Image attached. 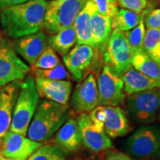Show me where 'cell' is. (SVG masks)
<instances>
[{
    "label": "cell",
    "mask_w": 160,
    "mask_h": 160,
    "mask_svg": "<svg viewBox=\"0 0 160 160\" xmlns=\"http://www.w3.org/2000/svg\"><path fill=\"white\" fill-rule=\"evenodd\" d=\"M47 5L45 0H31L3 10L0 13L3 32L10 37L19 39L39 31Z\"/></svg>",
    "instance_id": "6da1fadb"
},
{
    "label": "cell",
    "mask_w": 160,
    "mask_h": 160,
    "mask_svg": "<svg viewBox=\"0 0 160 160\" xmlns=\"http://www.w3.org/2000/svg\"><path fill=\"white\" fill-rule=\"evenodd\" d=\"M70 115L68 105L42 100L39 103L28 130L27 135L33 141L42 142L55 134Z\"/></svg>",
    "instance_id": "7a4b0ae2"
},
{
    "label": "cell",
    "mask_w": 160,
    "mask_h": 160,
    "mask_svg": "<svg viewBox=\"0 0 160 160\" xmlns=\"http://www.w3.org/2000/svg\"><path fill=\"white\" fill-rule=\"evenodd\" d=\"M39 97L36 88L34 77L28 76L20 85L9 131L23 136L27 135L30 123L39 103Z\"/></svg>",
    "instance_id": "3957f363"
},
{
    "label": "cell",
    "mask_w": 160,
    "mask_h": 160,
    "mask_svg": "<svg viewBox=\"0 0 160 160\" xmlns=\"http://www.w3.org/2000/svg\"><path fill=\"white\" fill-rule=\"evenodd\" d=\"M87 0H51L48 2L42 27L48 33L55 34L73 25Z\"/></svg>",
    "instance_id": "277c9868"
},
{
    "label": "cell",
    "mask_w": 160,
    "mask_h": 160,
    "mask_svg": "<svg viewBox=\"0 0 160 160\" xmlns=\"http://www.w3.org/2000/svg\"><path fill=\"white\" fill-rule=\"evenodd\" d=\"M160 111V88L128 95L126 99L128 115L136 122L148 125L155 121Z\"/></svg>",
    "instance_id": "5b68a950"
},
{
    "label": "cell",
    "mask_w": 160,
    "mask_h": 160,
    "mask_svg": "<svg viewBox=\"0 0 160 160\" xmlns=\"http://www.w3.org/2000/svg\"><path fill=\"white\" fill-rule=\"evenodd\" d=\"M105 47L102 49V59L105 66L114 74L122 77L132 66L133 55L125 32L112 31Z\"/></svg>",
    "instance_id": "8992f818"
},
{
    "label": "cell",
    "mask_w": 160,
    "mask_h": 160,
    "mask_svg": "<svg viewBox=\"0 0 160 160\" xmlns=\"http://www.w3.org/2000/svg\"><path fill=\"white\" fill-rule=\"evenodd\" d=\"M131 155L141 159H156L160 157V128L145 125L133 132L126 142Z\"/></svg>",
    "instance_id": "52a82bcc"
},
{
    "label": "cell",
    "mask_w": 160,
    "mask_h": 160,
    "mask_svg": "<svg viewBox=\"0 0 160 160\" xmlns=\"http://www.w3.org/2000/svg\"><path fill=\"white\" fill-rule=\"evenodd\" d=\"M99 105L119 106L125 100L124 82L108 67L104 66L97 82Z\"/></svg>",
    "instance_id": "ba28073f"
},
{
    "label": "cell",
    "mask_w": 160,
    "mask_h": 160,
    "mask_svg": "<svg viewBox=\"0 0 160 160\" xmlns=\"http://www.w3.org/2000/svg\"><path fill=\"white\" fill-rule=\"evenodd\" d=\"M30 67L8 45H0V88L15 81H22Z\"/></svg>",
    "instance_id": "9c48e42d"
},
{
    "label": "cell",
    "mask_w": 160,
    "mask_h": 160,
    "mask_svg": "<svg viewBox=\"0 0 160 160\" xmlns=\"http://www.w3.org/2000/svg\"><path fill=\"white\" fill-rule=\"evenodd\" d=\"M0 153L11 160L28 159L42 146V142L33 141L26 136L8 131L0 142Z\"/></svg>",
    "instance_id": "30bf717a"
},
{
    "label": "cell",
    "mask_w": 160,
    "mask_h": 160,
    "mask_svg": "<svg viewBox=\"0 0 160 160\" xmlns=\"http://www.w3.org/2000/svg\"><path fill=\"white\" fill-rule=\"evenodd\" d=\"M99 105L97 82L94 75L89 74L76 85L71 99V106L78 113L91 112Z\"/></svg>",
    "instance_id": "8fae6325"
},
{
    "label": "cell",
    "mask_w": 160,
    "mask_h": 160,
    "mask_svg": "<svg viewBox=\"0 0 160 160\" xmlns=\"http://www.w3.org/2000/svg\"><path fill=\"white\" fill-rule=\"evenodd\" d=\"M77 121L81 132L82 145L88 149L93 152H99L113 148L111 138L103 130L96 127L88 113H80Z\"/></svg>",
    "instance_id": "7c38bea8"
},
{
    "label": "cell",
    "mask_w": 160,
    "mask_h": 160,
    "mask_svg": "<svg viewBox=\"0 0 160 160\" xmlns=\"http://www.w3.org/2000/svg\"><path fill=\"white\" fill-rule=\"evenodd\" d=\"M94 48L88 45L77 44L73 48L62 57L63 62L72 77L79 82L94 59Z\"/></svg>",
    "instance_id": "4fadbf2b"
},
{
    "label": "cell",
    "mask_w": 160,
    "mask_h": 160,
    "mask_svg": "<svg viewBox=\"0 0 160 160\" xmlns=\"http://www.w3.org/2000/svg\"><path fill=\"white\" fill-rule=\"evenodd\" d=\"M36 88L40 97L61 105H68L72 92L69 80H53L35 77Z\"/></svg>",
    "instance_id": "5bb4252c"
},
{
    "label": "cell",
    "mask_w": 160,
    "mask_h": 160,
    "mask_svg": "<svg viewBox=\"0 0 160 160\" xmlns=\"http://www.w3.org/2000/svg\"><path fill=\"white\" fill-rule=\"evenodd\" d=\"M48 47V37L42 31L19 38L15 43V51L31 66Z\"/></svg>",
    "instance_id": "9a60e30c"
},
{
    "label": "cell",
    "mask_w": 160,
    "mask_h": 160,
    "mask_svg": "<svg viewBox=\"0 0 160 160\" xmlns=\"http://www.w3.org/2000/svg\"><path fill=\"white\" fill-rule=\"evenodd\" d=\"M21 83L20 81H15L0 88V142L10 129Z\"/></svg>",
    "instance_id": "2e32d148"
},
{
    "label": "cell",
    "mask_w": 160,
    "mask_h": 160,
    "mask_svg": "<svg viewBox=\"0 0 160 160\" xmlns=\"http://www.w3.org/2000/svg\"><path fill=\"white\" fill-rule=\"evenodd\" d=\"M105 111V120L104 131L109 138L121 137L131 131L129 120L125 111L119 106H104Z\"/></svg>",
    "instance_id": "e0dca14e"
},
{
    "label": "cell",
    "mask_w": 160,
    "mask_h": 160,
    "mask_svg": "<svg viewBox=\"0 0 160 160\" xmlns=\"http://www.w3.org/2000/svg\"><path fill=\"white\" fill-rule=\"evenodd\" d=\"M54 142L66 153L79 151L82 145V139L77 119L68 118L56 133Z\"/></svg>",
    "instance_id": "ac0fdd59"
},
{
    "label": "cell",
    "mask_w": 160,
    "mask_h": 160,
    "mask_svg": "<svg viewBox=\"0 0 160 160\" xmlns=\"http://www.w3.org/2000/svg\"><path fill=\"white\" fill-rule=\"evenodd\" d=\"M91 10V28L96 48L105 47L112 33L111 19L99 13L91 0H88Z\"/></svg>",
    "instance_id": "d6986e66"
},
{
    "label": "cell",
    "mask_w": 160,
    "mask_h": 160,
    "mask_svg": "<svg viewBox=\"0 0 160 160\" xmlns=\"http://www.w3.org/2000/svg\"><path fill=\"white\" fill-rule=\"evenodd\" d=\"M122 79L124 82V91L128 95L160 88V82L143 74L132 66L124 73Z\"/></svg>",
    "instance_id": "ffe728a7"
},
{
    "label": "cell",
    "mask_w": 160,
    "mask_h": 160,
    "mask_svg": "<svg viewBox=\"0 0 160 160\" xmlns=\"http://www.w3.org/2000/svg\"><path fill=\"white\" fill-rule=\"evenodd\" d=\"M73 26L77 34V44L88 45L96 48V44L91 33V10L88 0L82 10L76 18Z\"/></svg>",
    "instance_id": "44dd1931"
},
{
    "label": "cell",
    "mask_w": 160,
    "mask_h": 160,
    "mask_svg": "<svg viewBox=\"0 0 160 160\" xmlns=\"http://www.w3.org/2000/svg\"><path fill=\"white\" fill-rule=\"evenodd\" d=\"M77 41L74 26L72 25L48 37V45L63 57L73 48Z\"/></svg>",
    "instance_id": "7402d4cb"
},
{
    "label": "cell",
    "mask_w": 160,
    "mask_h": 160,
    "mask_svg": "<svg viewBox=\"0 0 160 160\" xmlns=\"http://www.w3.org/2000/svg\"><path fill=\"white\" fill-rule=\"evenodd\" d=\"M131 65L143 74L160 82V66L143 49L133 52Z\"/></svg>",
    "instance_id": "603a6c76"
},
{
    "label": "cell",
    "mask_w": 160,
    "mask_h": 160,
    "mask_svg": "<svg viewBox=\"0 0 160 160\" xmlns=\"http://www.w3.org/2000/svg\"><path fill=\"white\" fill-rule=\"evenodd\" d=\"M143 13H136L126 9H120L111 19V28L113 31L121 32L128 31L133 29L143 19Z\"/></svg>",
    "instance_id": "cb8c5ba5"
},
{
    "label": "cell",
    "mask_w": 160,
    "mask_h": 160,
    "mask_svg": "<svg viewBox=\"0 0 160 160\" xmlns=\"http://www.w3.org/2000/svg\"><path fill=\"white\" fill-rule=\"evenodd\" d=\"M143 51L160 66V30L147 28L144 38Z\"/></svg>",
    "instance_id": "d4e9b609"
},
{
    "label": "cell",
    "mask_w": 160,
    "mask_h": 160,
    "mask_svg": "<svg viewBox=\"0 0 160 160\" xmlns=\"http://www.w3.org/2000/svg\"><path fill=\"white\" fill-rule=\"evenodd\" d=\"M66 152L56 144L42 145L27 160H66Z\"/></svg>",
    "instance_id": "484cf974"
},
{
    "label": "cell",
    "mask_w": 160,
    "mask_h": 160,
    "mask_svg": "<svg viewBox=\"0 0 160 160\" xmlns=\"http://www.w3.org/2000/svg\"><path fill=\"white\" fill-rule=\"evenodd\" d=\"M145 31V26L142 19L139 23V25L133 28V29L125 32L132 52L142 49Z\"/></svg>",
    "instance_id": "4316f807"
},
{
    "label": "cell",
    "mask_w": 160,
    "mask_h": 160,
    "mask_svg": "<svg viewBox=\"0 0 160 160\" xmlns=\"http://www.w3.org/2000/svg\"><path fill=\"white\" fill-rule=\"evenodd\" d=\"M35 77L43 78L53 80H67L71 78V75L65 69L62 64L59 63L55 68L51 69H35L32 68Z\"/></svg>",
    "instance_id": "83f0119b"
},
{
    "label": "cell",
    "mask_w": 160,
    "mask_h": 160,
    "mask_svg": "<svg viewBox=\"0 0 160 160\" xmlns=\"http://www.w3.org/2000/svg\"><path fill=\"white\" fill-rule=\"evenodd\" d=\"M60 63V59L55 51L51 47H48L45 51L39 56L32 68L51 69L55 68Z\"/></svg>",
    "instance_id": "f1b7e54d"
},
{
    "label": "cell",
    "mask_w": 160,
    "mask_h": 160,
    "mask_svg": "<svg viewBox=\"0 0 160 160\" xmlns=\"http://www.w3.org/2000/svg\"><path fill=\"white\" fill-rule=\"evenodd\" d=\"M99 13L112 19L117 13L118 5L116 0H91Z\"/></svg>",
    "instance_id": "f546056e"
},
{
    "label": "cell",
    "mask_w": 160,
    "mask_h": 160,
    "mask_svg": "<svg viewBox=\"0 0 160 160\" xmlns=\"http://www.w3.org/2000/svg\"><path fill=\"white\" fill-rule=\"evenodd\" d=\"M122 8L136 13H143L148 6V0H116Z\"/></svg>",
    "instance_id": "4dcf8cb0"
},
{
    "label": "cell",
    "mask_w": 160,
    "mask_h": 160,
    "mask_svg": "<svg viewBox=\"0 0 160 160\" xmlns=\"http://www.w3.org/2000/svg\"><path fill=\"white\" fill-rule=\"evenodd\" d=\"M89 113V117L92 122L94 124V125L98 129L104 131V124H105L106 117L105 107L102 105H98Z\"/></svg>",
    "instance_id": "1f68e13d"
},
{
    "label": "cell",
    "mask_w": 160,
    "mask_h": 160,
    "mask_svg": "<svg viewBox=\"0 0 160 160\" xmlns=\"http://www.w3.org/2000/svg\"><path fill=\"white\" fill-rule=\"evenodd\" d=\"M143 21L147 28L160 30V8L152 10L150 12H145Z\"/></svg>",
    "instance_id": "d6a6232c"
},
{
    "label": "cell",
    "mask_w": 160,
    "mask_h": 160,
    "mask_svg": "<svg viewBox=\"0 0 160 160\" xmlns=\"http://www.w3.org/2000/svg\"><path fill=\"white\" fill-rule=\"evenodd\" d=\"M105 160H133L129 156L119 151H110L106 155Z\"/></svg>",
    "instance_id": "836d02e7"
},
{
    "label": "cell",
    "mask_w": 160,
    "mask_h": 160,
    "mask_svg": "<svg viewBox=\"0 0 160 160\" xmlns=\"http://www.w3.org/2000/svg\"><path fill=\"white\" fill-rule=\"evenodd\" d=\"M28 1L31 0H0V11H2L3 10L8 8L12 6L25 3Z\"/></svg>",
    "instance_id": "e575fe53"
},
{
    "label": "cell",
    "mask_w": 160,
    "mask_h": 160,
    "mask_svg": "<svg viewBox=\"0 0 160 160\" xmlns=\"http://www.w3.org/2000/svg\"><path fill=\"white\" fill-rule=\"evenodd\" d=\"M160 0H148V5L154 6L157 5H159Z\"/></svg>",
    "instance_id": "d590c367"
},
{
    "label": "cell",
    "mask_w": 160,
    "mask_h": 160,
    "mask_svg": "<svg viewBox=\"0 0 160 160\" xmlns=\"http://www.w3.org/2000/svg\"><path fill=\"white\" fill-rule=\"evenodd\" d=\"M6 45V42L5 39H4L2 33L1 31H0V45Z\"/></svg>",
    "instance_id": "8d00e7d4"
},
{
    "label": "cell",
    "mask_w": 160,
    "mask_h": 160,
    "mask_svg": "<svg viewBox=\"0 0 160 160\" xmlns=\"http://www.w3.org/2000/svg\"><path fill=\"white\" fill-rule=\"evenodd\" d=\"M0 160H11V159H8V158L5 157L1 153H0Z\"/></svg>",
    "instance_id": "74e56055"
},
{
    "label": "cell",
    "mask_w": 160,
    "mask_h": 160,
    "mask_svg": "<svg viewBox=\"0 0 160 160\" xmlns=\"http://www.w3.org/2000/svg\"><path fill=\"white\" fill-rule=\"evenodd\" d=\"M158 119H159V120L160 121V111L159 112V114H158Z\"/></svg>",
    "instance_id": "f35d334b"
},
{
    "label": "cell",
    "mask_w": 160,
    "mask_h": 160,
    "mask_svg": "<svg viewBox=\"0 0 160 160\" xmlns=\"http://www.w3.org/2000/svg\"><path fill=\"white\" fill-rule=\"evenodd\" d=\"M0 147H1V143H0Z\"/></svg>",
    "instance_id": "ab89813d"
}]
</instances>
